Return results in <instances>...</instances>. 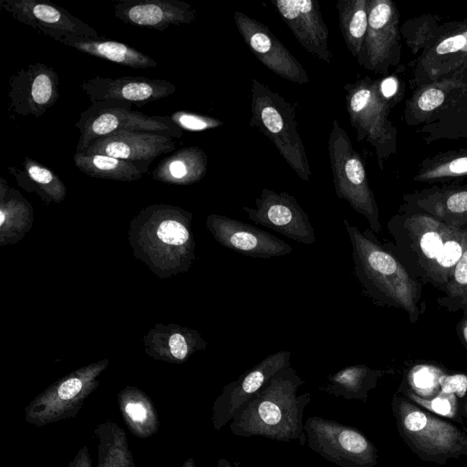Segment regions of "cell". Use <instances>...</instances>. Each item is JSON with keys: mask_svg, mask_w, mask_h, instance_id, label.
<instances>
[{"mask_svg": "<svg viewBox=\"0 0 467 467\" xmlns=\"http://www.w3.org/2000/svg\"><path fill=\"white\" fill-rule=\"evenodd\" d=\"M304 383L294 368L282 369L239 409L230 421V431L239 437L297 441L305 445L304 411L312 396L297 393Z\"/></svg>", "mask_w": 467, "mask_h": 467, "instance_id": "obj_1", "label": "cell"}, {"mask_svg": "<svg viewBox=\"0 0 467 467\" xmlns=\"http://www.w3.org/2000/svg\"><path fill=\"white\" fill-rule=\"evenodd\" d=\"M192 220V214L179 206L145 207L130 224L133 254L161 278L187 272L196 258Z\"/></svg>", "mask_w": 467, "mask_h": 467, "instance_id": "obj_2", "label": "cell"}, {"mask_svg": "<svg viewBox=\"0 0 467 467\" xmlns=\"http://www.w3.org/2000/svg\"><path fill=\"white\" fill-rule=\"evenodd\" d=\"M388 227L399 248L405 251L416 273L444 290L467 247V225L452 227L404 203Z\"/></svg>", "mask_w": 467, "mask_h": 467, "instance_id": "obj_3", "label": "cell"}, {"mask_svg": "<svg viewBox=\"0 0 467 467\" xmlns=\"http://www.w3.org/2000/svg\"><path fill=\"white\" fill-rule=\"evenodd\" d=\"M351 242L354 274L362 294L379 305L405 310L412 323L418 321L420 288L404 265L383 247L370 229L361 233L343 221Z\"/></svg>", "mask_w": 467, "mask_h": 467, "instance_id": "obj_4", "label": "cell"}, {"mask_svg": "<svg viewBox=\"0 0 467 467\" xmlns=\"http://www.w3.org/2000/svg\"><path fill=\"white\" fill-rule=\"evenodd\" d=\"M404 119L417 126L427 145L467 138V75H456L413 89Z\"/></svg>", "mask_w": 467, "mask_h": 467, "instance_id": "obj_5", "label": "cell"}, {"mask_svg": "<svg viewBox=\"0 0 467 467\" xmlns=\"http://www.w3.org/2000/svg\"><path fill=\"white\" fill-rule=\"evenodd\" d=\"M391 410L400 438L420 460L443 465L467 456V434L454 424L423 410L402 394L393 396Z\"/></svg>", "mask_w": 467, "mask_h": 467, "instance_id": "obj_6", "label": "cell"}, {"mask_svg": "<svg viewBox=\"0 0 467 467\" xmlns=\"http://www.w3.org/2000/svg\"><path fill=\"white\" fill-rule=\"evenodd\" d=\"M250 126L267 137L290 168L303 181L312 175L296 110L283 96L256 78L251 80Z\"/></svg>", "mask_w": 467, "mask_h": 467, "instance_id": "obj_7", "label": "cell"}, {"mask_svg": "<svg viewBox=\"0 0 467 467\" xmlns=\"http://www.w3.org/2000/svg\"><path fill=\"white\" fill-rule=\"evenodd\" d=\"M347 112L358 141L368 142L379 167L397 152V129L389 116L393 105L379 88V79L365 76L344 86Z\"/></svg>", "mask_w": 467, "mask_h": 467, "instance_id": "obj_8", "label": "cell"}, {"mask_svg": "<svg viewBox=\"0 0 467 467\" xmlns=\"http://www.w3.org/2000/svg\"><path fill=\"white\" fill-rule=\"evenodd\" d=\"M327 149L337 198L346 200L356 212L368 220L369 229L379 234L382 227L379 207L368 183L363 160L337 119L331 125Z\"/></svg>", "mask_w": 467, "mask_h": 467, "instance_id": "obj_9", "label": "cell"}, {"mask_svg": "<svg viewBox=\"0 0 467 467\" xmlns=\"http://www.w3.org/2000/svg\"><path fill=\"white\" fill-rule=\"evenodd\" d=\"M109 363L108 359L93 362L56 380L25 408L26 421L44 427L75 418L98 388L99 377Z\"/></svg>", "mask_w": 467, "mask_h": 467, "instance_id": "obj_10", "label": "cell"}, {"mask_svg": "<svg viewBox=\"0 0 467 467\" xmlns=\"http://www.w3.org/2000/svg\"><path fill=\"white\" fill-rule=\"evenodd\" d=\"M131 104L99 101L80 113L75 127L79 131L76 151L84 152L97 140L119 131H149L181 139L183 130L169 117L150 116L132 110Z\"/></svg>", "mask_w": 467, "mask_h": 467, "instance_id": "obj_11", "label": "cell"}, {"mask_svg": "<svg viewBox=\"0 0 467 467\" xmlns=\"http://www.w3.org/2000/svg\"><path fill=\"white\" fill-rule=\"evenodd\" d=\"M410 65L412 89L442 78L467 75V18L441 22Z\"/></svg>", "mask_w": 467, "mask_h": 467, "instance_id": "obj_12", "label": "cell"}, {"mask_svg": "<svg viewBox=\"0 0 467 467\" xmlns=\"http://www.w3.org/2000/svg\"><path fill=\"white\" fill-rule=\"evenodd\" d=\"M308 447L339 467H375L376 446L355 427L320 416L308 417L304 424Z\"/></svg>", "mask_w": 467, "mask_h": 467, "instance_id": "obj_13", "label": "cell"}, {"mask_svg": "<svg viewBox=\"0 0 467 467\" xmlns=\"http://www.w3.org/2000/svg\"><path fill=\"white\" fill-rule=\"evenodd\" d=\"M400 14L391 0L368 1V26L359 66L386 76L390 67L401 68Z\"/></svg>", "mask_w": 467, "mask_h": 467, "instance_id": "obj_14", "label": "cell"}, {"mask_svg": "<svg viewBox=\"0 0 467 467\" xmlns=\"http://www.w3.org/2000/svg\"><path fill=\"white\" fill-rule=\"evenodd\" d=\"M248 218L255 223L272 229L287 238L312 244L316 241L308 214L287 192H276L264 188L255 199V208L244 206Z\"/></svg>", "mask_w": 467, "mask_h": 467, "instance_id": "obj_15", "label": "cell"}, {"mask_svg": "<svg viewBox=\"0 0 467 467\" xmlns=\"http://www.w3.org/2000/svg\"><path fill=\"white\" fill-rule=\"evenodd\" d=\"M291 351L281 350L268 355L258 364L226 384L215 399L212 423L220 431L233 420L239 409L258 392L276 373L291 367Z\"/></svg>", "mask_w": 467, "mask_h": 467, "instance_id": "obj_16", "label": "cell"}, {"mask_svg": "<svg viewBox=\"0 0 467 467\" xmlns=\"http://www.w3.org/2000/svg\"><path fill=\"white\" fill-rule=\"evenodd\" d=\"M234 20L242 38L265 67L291 82H309L303 65L266 26L240 11L234 13Z\"/></svg>", "mask_w": 467, "mask_h": 467, "instance_id": "obj_17", "label": "cell"}, {"mask_svg": "<svg viewBox=\"0 0 467 467\" xmlns=\"http://www.w3.org/2000/svg\"><path fill=\"white\" fill-rule=\"evenodd\" d=\"M9 88V110L40 118L59 98V77L52 67L34 63L16 71Z\"/></svg>", "mask_w": 467, "mask_h": 467, "instance_id": "obj_18", "label": "cell"}, {"mask_svg": "<svg viewBox=\"0 0 467 467\" xmlns=\"http://www.w3.org/2000/svg\"><path fill=\"white\" fill-rule=\"evenodd\" d=\"M205 223L221 245L247 256L269 259L293 251L287 243L270 233L225 215L210 214Z\"/></svg>", "mask_w": 467, "mask_h": 467, "instance_id": "obj_19", "label": "cell"}, {"mask_svg": "<svg viewBox=\"0 0 467 467\" xmlns=\"http://www.w3.org/2000/svg\"><path fill=\"white\" fill-rule=\"evenodd\" d=\"M0 6L18 22L56 41L65 34L100 39L95 28L52 3L39 0H1Z\"/></svg>", "mask_w": 467, "mask_h": 467, "instance_id": "obj_20", "label": "cell"}, {"mask_svg": "<svg viewBox=\"0 0 467 467\" xmlns=\"http://www.w3.org/2000/svg\"><path fill=\"white\" fill-rule=\"evenodd\" d=\"M91 103L119 101L140 107L169 97L176 87L166 79L145 77H121L117 78L96 76L79 85Z\"/></svg>", "mask_w": 467, "mask_h": 467, "instance_id": "obj_21", "label": "cell"}, {"mask_svg": "<svg viewBox=\"0 0 467 467\" xmlns=\"http://www.w3.org/2000/svg\"><path fill=\"white\" fill-rule=\"evenodd\" d=\"M174 138L149 131H119L94 141L84 152L99 153L135 164L144 174L159 156L175 150Z\"/></svg>", "mask_w": 467, "mask_h": 467, "instance_id": "obj_22", "label": "cell"}, {"mask_svg": "<svg viewBox=\"0 0 467 467\" xmlns=\"http://www.w3.org/2000/svg\"><path fill=\"white\" fill-rule=\"evenodd\" d=\"M271 3L304 49L329 64L333 55L319 3L314 0H272Z\"/></svg>", "mask_w": 467, "mask_h": 467, "instance_id": "obj_23", "label": "cell"}, {"mask_svg": "<svg viewBox=\"0 0 467 467\" xmlns=\"http://www.w3.org/2000/svg\"><path fill=\"white\" fill-rule=\"evenodd\" d=\"M113 10L115 17L125 24L158 31L191 24L197 16L190 4L181 0H120Z\"/></svg>", "mask_w": 467, "mask_h": 467, "instance_id": "obj_24", "label": "cell"}, {"mask_svg": "<svg viewBox=\"0 0 467 467\" xmlns=\"http://www.w3.org/2000/svg\"><path fill=\"white\" fill-rule=\"evenodd\" d=\"M405 204L452 227L467 225V184L434 185L405 194Z\"/></svg>", "mask_w": 467, "mask_h": 467, "instance_id": "obj_25", "label": "cell"}, {"mask_svg": "<svg viewBox=\"0 0 467 467\" xmlns=\"http://www.w3.org/2000/svg\"><path fill=\"white\" fill-rule=\"evenodd\" d=\"M206 341L194 329L174 324H157L144 336L145 352L150 358L182 364L196 351L205 349Z\"/></svg>", "mask_w": 467, "mask_h": 467, "instance_id": "obj_26", "label": "cell"}, {"mask_svg": "<svg viewBox=\"0 0 467 467\" xmlns=\"http://www.w3.org/2000/svg\"><path fill=\"white\" fill-rule=\"evenodd\" d=\"M208 157L197 146L182 148L161 160L152 171V178L172 185H191L206 174Z\"/></svg>", "mask_w": 467, "mask_h": 467, "instance_id": "obj_27", "label": "cell"}, {"mask_svg": "<svg viewBox=\"0 0 467 467\" xmlns=\"http://www.w3.org/2000/svg\"><path fill=\"white\" fill-rule=\"evenodd\" d=\"M57 42L95 57L132 68H148L158 66V63L152 57L118 41L103 40L101 38L93 39L65 34Z\"/></svg>", "mask_w": 467, "mask_h": 467, "instance_id": "obj_28", "label": "cell"}, {"mask_svg": "<svg viewBox=\"0 0 467 467\" xmlns=\"http://www.w3.org/2000/svg\"><path fill=\"white\" fill-rule=\"evenodd\" d=\"M33 224V207L21 192L0 178V244H16Z\"/></svg>", "mask_w": 467, "mask_h": 467, "instance_id": "obj_29", "label": "cell"}, {"mask_svg": "<svg viewBox=\"0 0 467 467\" xmlns=\"http://www.w3.org/2000/svg\"><path fill=\"white\" fill-rule=\"evenodd\" d=\"M121 418L137 438L147 439L160 429L157 410L147 393L134 386H127L117 396Z\"/></svg>", "mask_w": 467, "mask_h": 467, "instance_id": "obj_30", "label": "cell"}, {"mask_svg": "<svg viewBox=\"0 0 467 467\" xmlns=\"http://www.w3.org/2000/svg\"><path fill=\"white\" fill-rule=\"evenodd\" d=\"M389 373L387 370L371 368L358 364L346 367L327 378L319 389L345 400H358L366 402L368 393L376 388L379 379Z\"/></svg>", "mask_w": 467, "mask_h": 467, "instance_id": "obj_31", "label": "cell"}, {"mask_svg": "<svg viewBox=\"0 0 467 467\" xmlns=\"http://www.w3.org/2000/svg\"><path fill=\"white\" fill-rule=\"evenodd\" d=\"M8 171L18 186L27 192H35L46 204L60 203L66 197L67 188L58 175L28 156L25 157L22 170L9 166Z\"/></svg>", "mask_w": 467, "mask_h": 467, "instance_id": "obj_32", "label": "cell"}, {"mask_svg": "<svg viewBox=\"0 0 467 467\" xmlns=\"http://www.w3.org/2000/svg\"><path fill=\"white\" fill-rule=\"evenodd\" d=\"M93 431L99 441L97 467H137L126 432L119 424L106 420Z\"/></svg>", "mask_w": 467, "mask_h": 467, "instance_id": "obj_33", "label": "cell"}, {"mask_svg": "<svg viewBox=\"0 0 467 467\" xmlns=\"http://www.w3.org/2000/svg\"><path fill=\"white\" fill-rule=\"evenodd\" d=\"M467 177V147L449 150L421 161L413 181L448 182Z\"/></svg>", "mask_w": 467, "mask_h": 467, "instance_id": "obj_34", "label": "cell"}, {"mask_svg": "<svg viewBox=\"0 0 467 467\" xmlns=\"http://www.w3.org/2000/svg\"><path fill=\"white\" fill-rule=\"evenodd\" d=\"M73 162L80 171L92 178L130 182L143 175L135 164L99 153L76 151Z\"/></svg>", "mask_w": 467, "mask_h": 467, "instance_id": "obj_35", "label": "cell"}, {"mask_svg": "<svg viewBox=\"0 0 467 467\" xmlns=\"http://www.w3.org/2000/svg\"><path fill=\"white\" fill-rule=\"evenodd\" d=\"M369 0H339L336 4L345 44L356 59L361 53L368 26Z\"/></svg>", "mask_w": 467, "mask_h": 467, "instance_id": "obj_36", "label": "cell"}, {"mask_svg": "<svg viewBox=\"0 0 467 467\" xmlns=\"http://www.w3.org/2000/svg\"><path fill=\"white\" fill-rule=\"evenodd\" d=\"M443 291L446 296L439 299L441 306L452 312L467 308V247Z\"/></svg>", "mask_w": 467, "mask_h": 467, "instance_id": "obj_37", "label": "cell"}, {"mask_svg": "<svg viewBox=\"0 0 467 467\" xmlns=\"http://www.w3.org/2000/svg\"><path fill=\"white\" fill-rule=\"evenodd\" d=\"M437 15H421L407 20L400 28V34L413 55H419L425 47L434 29L441 23Z\"/></svg>", "mask_w": 467, "mask_h": 467, "instance_id": "obj_38", "label": "cell"}, {"mask_svg": "<svg viewBox=\"0 0 467 467\" xmlns=\"http://www.w3.org/2000/svg\"><path fill=\"white\" fill-rule=\"evenodd\" d=\"M442 374L441 370L434 366L418 365L408 375L410 389L421 398H432L440 389L439 380Z\"/></svg>", "mask_w": 467, "mask_h": 467, "instance_id": "obj_39", "label": "cell"}, {"mask_svg": "<svg viewBox=\"0 0 467 467\" xmlns=\"http://www.w3.org/2000/svg\"><path fill=\"white\" fill-rule=\"evenodd\" d=\"M401 394L428 410L441 416L456 418L458 406L455 395L439 393L436 396L425 399L416 395L410 389L401 388Z\"/></svg>", "mask_w": 467, "mask_h": 467, "instance_id": "obj_40", "label": "cell"}, {"mask_svg": "<svg viewBox=\"0 0 467 467\" xmlns=\"http://www.w3.org/2000/svg\"><path fill=\"white\" fill-rule=\"evenodd\" d=\"M171 120L182 130L202 131L223 125V122L211 116L178 110L170 117Z\"/></svg>", "mask_w": 467, "mask_h": 467, "instance_id": "obj_41", "label": "cell"}, {"mask_svg": "<svg viewBox=\"0 0 467 467\" xmlns=\"http://www.w3.org/2000/svg\"><path fill=\"white\" fill-rule=\"evenodd\" d=\"M439 393L445 395H457L458 397L462 398L466 394L467 391V375L442 374L439 380Z\"/></svg>", "mask_w": 467, "mask_h": 467, "instance_id": "obj_42", "label": "cell"}, {"mask_svg": "<svg viewBox=\"0 0 467 467\" xmlns=\"http://www.w3.org/2000/svg\"><path fill=\"white\" fill-rule=\"evenodd\" d=\"M379 88L383 97L393 107L402 99L405 90L404 82L396 76H388L379 79Z\"/></svg>", "mask_w": 467, "mask_h": 467, "instance_id": "obj_43", "label": "cell"}, {"mask_svg": "<svg viewBox=\"0 0 467 467\" xmlns=\"http://www.w3.org/2000/svg\"><path fill=\"white\" fill-rule=\"evenodd\" d=\"M67 467H92L89 451L87 445H83L75 457L68 462Z\"/></svg>", "mask_w": 467, "mask_h": 467, "instance_id": "obj_44", "label": "cell"}, {"mask_svg": "<svg viewBox=\"0 0 467 467\" xmlns=\"http://www.w3.org/2000/svg\"><path fill=\"white\" fill-rule=\"evenodd\" d=\"M457 334L465 348L467 358V308L463 310L462 318L457 326Z\"/></svg>", "mask_w": 467, "mask_h": 467, "instance_id": "obj_45", "label": "cell"}, {"mask_svg": "<svg viewBox=\"0 0 467 467\" xmlns=\"http://www.w3.org/2000/svg\"><path fill=\"white\" fill-rule=\"evenodd\" d=\"M216 467H242L239 461L231 462L226 458H220L216 462Z\"/></svg>", "mask_w": 467, "mask_h": 467, "instance_id": "obj_46", "label": "cell"}, {"mask_svg": "<svg viewBox=\"0 0 467 467\" xmlns=\"http://www.w3.org/2000/svg\"><path fill=\"white\" fill-rule=\"evenodd\" d=\"M181 467H196V464L193 458L190 457L187 460H185V462L182 463Z\"/></svg>", "mask_w": 467, "mask_h": 467, "instance_id": "obj_47", "label": "cell"}, {"mask_svg": "<svg viewBox=\"0 0 467 467\" xmlns=\"http://www.w3.org/2000/svg\"><path fill=\"white\" fill-rule=\"evenodd\" d=\"M464 410H465L466 414H467V403H466V405H465V407H464Z\"/></svg>", "mask_w": 467, "mask_h": 467, "instance_id": "obj_48", "label": "cell"}, {"mask_svg": "<svg viewBox=\"0 0 467 467\" xmlns=\"http://www.w3.org/2000/svg\"><path fill=\"white\" fill-rule=\"evenodd\" d=\"M258 467H265V466H258Z\"/></svg>", "mask_w": 467, "mask_h": 467, "instance_id": "obj_49", "label": "cell"}]
</instances>
